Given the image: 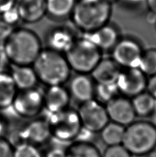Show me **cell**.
I'll list each match as a JSON object with an SVG mask.
<instances>
[{
	"label": "cell",
	"instance_id": "ac0fdd59",
	"mask_svg": "<svg viewBox=\"0 0 156 157\" xmlns=\"http://www.w3.org/2000/svg\"><path fill=\"white\" fill-rule=\"evenodd\" d=\"M75 41L72 33L64 28L52 29L47 36L48 48L60 53L68 52Z\"/></svg>",
	"mask_w": 156,
	"mask_h": 157
},
{
	"label": "cell",
	"instance_id": "e0dca14e",
	"mask_svg": "<svg viewBox=\"0 0 156 157\" xmlns=\"http://www.w3.org/2000/svg\"><path fill=\"white\" fill-rule=\"evenodd\" d=\"M121 72V66L112 58L101 59L91 75L96 83H116Z\"/></svg>",
	"mask_w": 156,
	"mask_h": 157
},
{
	"label": "cell",
	"instance_id": "ab89813d",
	"mask_svg": "<svg viewBox=\"0 0 156 157\" xmlns=\"http://www.w3.org/2000/svg\"><path fill=\"white\" fill-rule=\"evenodd\" d=\"M107 1H108V2H111V1H113V0H107Z\"/></svg>",
	"mask_w": 156,
	"mask_h": 157
},
{
	"label": "cell",
	"instance_id": "d6986e66",
	"mask_svg": "<svg viewBox=\"0 0 156 157\" xmlns=\"http://www.w3.org/2000/svg\"><path fill=\"white\" fill-rule=\"evenodd\" d=\"M10 74L18 90L34 88L39 81L32 66L13 65Z\"/></svg>",
	"mask_w": 156,
	"mask_h": 157
},
{
	"label": "cell",
	"instance_id": "277c9868",
	"mask_svg": "<svg viewBox=\"0 0 156 157\" xmlns=\"http://www.w3.org/2000/svg\"><path fill=\"white\" fill-rule=\"evenodd\" d=\"M122 145L132 155H147L156 147V126L146 121H134L125 127Z\"/></svg>",
	"mask_w": 156,
	"mask_h": 157
},
{
	"label": "cell",
	"instance_id": "5b68a950",
	"mask_svg": "<svg viewBox=\"0 0 156 157\" xmlns=\"http://www.w3.org/2000/svg\"><path fill=\"white\" fill-rule=\"evenodd\" d=\"M65 56L71 70L85 75L91 73L102 59L101 50L84 37L75 41Z\"/></svg>",
	"mask_w": 156,
	"mask_h": 157
},
{
	"label": "cell",
	"instance_id": "74e56055",
	"mask_svg": "<svg viewBox=\"0 0 156 157\" xmlns=\"http://www.w3.org/2000/svg\"><path fill=\"white\" fill-rule=\"evenodd\" d=\"M125 2H127L128 3H130V4H139V3L142 2L144 0H124Z\"/></svg>",
	"mask_w": 156,
	"mask_h": 157
},
{
	"label": "cell",
	"instance_id": "83f0119b",
	"mask_svg": "<svg viewBox=\"0 0 156 157\" xmlns=\"http://www.w3.org/2000/svg\"><path fill=\"white\" fill-rule=\"evenodd\" d=\"M102 157H132V155L122 145L109 146Z\"/></svg>",
	"mask_w": 156,
	"mask_h": 157
},
{
	"label": "cell",
	"instance_id": "ba28073f",
	"mask_svg": "<svg viewBox=\"0 0 156 157\" xmlns=\"http://www.w3.org/2000/svg\"><path fill=\"white\" fill-rule=\"evenodd\" d=\"M77 112L82 127L94 133L100 132L110 121L105 106L96 99L81 103Z\"/></svg>",
	"mask_w": 156,
	"mask_h": 157
},
{
	"label": "cell",
	"instance_id": "f35d334b",
	"mask_svg": "<svg viewBox=\"0 0 156 157\" xmlns=\"http://www.w3.org/2000/svg\"><path fill=\"white\" fill-rule=\"evenodd\" d=\"M147 157H156V149L152 150L151 152L147 155Z\"/></svg>",
	"mask_w": 156,
	"mask_h": 157
},
{
	"label": "cell",
	"instance_id": "ffe728a7",
	"mask_svg": "<svg viewBox=\"0 0 156 157\" xmlns=\"http://www.w3.org/2000/svg\"><path fill=\"white\" fill-rule=\"evenodd\" d=\"M17 92L10 74L0 71V110L11 107Z\"/></svg>",
	"mask_w": 156,
	"mask_h": 157
},
{
	"label": "cell",
	"instance_id": "9c48e42d",
	"mask_svg": "<svg viewBox=\"0 0 156 157\" xmlns=\"http://www.w3.org/2000/svg\"><path fill=\"white\" fill-rule=\"evenodd\" d=\"M147 76L138 68H125L121 71L116 86L120 94L127 98H133L147 90Z\"/></svg>",
	"mask_w": 156,
	"mask_h": 157
},
{
	"label": "cell",
	"instance_id": "2e32d148",
	"mask_svg": "<svg viewBox=\"0 0 156 157\" xmlns=\"http://www.w3.org/2000/svg\"><path fill=\"white\" fill-rule=\"evenodd\" d=\"M70 96L80 103L94 99L95 86L87 75L79 74L72 78L69 90Z\"/></svg>",
	"mask_w": 156,
	"mask_h": 157
},
{
	"label": "cell",
	"instance_id": "8d00e7d4",
	"mask_svg": "<svg viewBox=\"0 0 156 157\" xmlns=\"http://www.w3.org/2000/svg\"><path fill=\"white\" fill-rule=\"evenodd\" d=\"M6 125H5V121L3 119L2 114L0 113V136H2L3 133L5 132Z\"/></svg>",
	"mask_w": 156,
	"mask_h": 157
},
{
	"label": "cell",
	"instance_id": "44dd1931",
	"mask_svg": "<svg viewBox=\"0 0 156 157\" xmlns=\"http://www.w3.org/2000/svg\"><path fill=\"white\" fill-rule=\"evenodd\" d=\"M132 103L136 117H149L156 110V99L147 91L132 98Z\"/></svg>",
	"mask_w": 156,
	"mask_h": 157
},
{
	"label": "cell",
	"instance_id": "1f68e13d",
	"mask_svg": "<svg viewBox=\"0 0 156 157\" xmlns=\"http://www.w3.org/2000/svg\"><path fill=\"white\" fill-rule=\"evenodd\" d=\"M45 157H66L65 148L54 146L48 150Z\"/></svg>",
	"mask_w": 156,
	"mask_h": 157
},
{
	"label": "cell",
	"instance_id": "cb8c5ba5",
	"mask_svg": "<svg viewBox=\"0 0 156 157\" xmlns=\"http://www.w3.org/2000/svg\"><path fill=\"white\" fill-rule=\"evenodd\" d=\"M76 0H46V10L52 17L61 19L72 13Z\"/></svg>",
	"mask_w": 156,
	"mask_h": 157
},
{
	"label": "cell",
	"instance_id": "4dcf8cb0",
	"mask_svg": "<svg viewBox=\"0 0 156 157\" xmlns=\"http://www.w3.org/2000/svg\"><path fill=\"white\" fill-rule=\"evenodd\" d=\"M14 147L7 139L0 136V157H13Z\"/></svg>",
	"mask_w": 156,
	"mask_h": 157
},
{
	"label": "cell",
	"instance_id": "d6a6232c",
	"mask_svg": "<svg viewBox=\"0 0 156 157\" xmlns=\"http://www.w3.org/2000/svg\"><path fill=\"white\" fill-rule=\"evenodd\" d=\"M146 91L156 99V75H153L147 80Z\"/></svg>",
	"mask_w": 156,
	"mask_h": 157
},
{
	"label": "cell",
	"instance_id": "7a4b0ae2",
	"mask_svg": "<svg viewBox=\"0 0 156 157\" xmlns=\"http://www.w3.org/2000/svg\"><path fill=\"white\" fill-rule=\"evenodd\" d=\"M32 66L39 81L48 87L63 86L70 75L71 68L65 56L50 48L41 50Z\"/></svg>",
	"mask_w": 156,
	"mask_h": 157
},
{
	"label": "cell",
	"instance_id": "7402d4cb",
	"mask_svg": "<svg viewBox=\"0 0 156 157\" xmlns=\"http://www.w3.org/2000/svg\"><path fill=\"white\" fill-rule=\"evenodd\" d=\"M66 157H102L98 148L91 142L74 141L65 147Z\"/></svg>",
	"mask_w": 156,
	"mask_h": 157
},
{
	"label": "cell",
	"instance_id": "d4e9b609",
	"mask_svg": "<svg viewBox=\"0 0 156 157\" xmlns=\"http://www.w3.org/2000/svg\"><path fill=\"white\" fill-rule=\"evenodd\" d=\"M120 92L116 83L101 84L97 83L95 86V96L96 101L107 104L108 102L118 96Z\"/></svg>",
	"mask_w": 156,
	"mask_h": 157
},
{
	"label": "cell",
	"instance_id": "484cf974",
	"mask_svg": "<svg viewBox=\"0 0 156 157\" xmlns=\"http://www.w3.org/2000/svg\"><path fill=\"white\" fill-rule=\"evenodd\" d=\"M138 68L146 76L151 77L156 75V49L143 51Z\"/></svg>",
	"mask_w": 156,
	"mask_h": 157
},
{
	"label": "cell",
	"instance_id": "60d3db41",
	"mask_svg": "<svg viewBox=\"0 0 156 157\" xmlns=\"http://www.w3.org/2000/svg\"><path fill=\"white\" fill-rule=\"evenodd\" d=\"M155 28H156V23H155Z\"/></svg>",
	"mask_w": 156,
	"mask_h": 157
},
{
	"label": "cell",
	"instance_id": "52a82bcc",
	"mask_svg": "<svg viewBox=\"0 0 156 157\" xmlns=\"http://www.w3.org/2000/svg\"><path fill=\"white\" fill-rule=\"evenodd\" d=\"M10 108L19 117L26 119H35L44 109V92L36 87L18 90Z\"/></svg>",
	"mask_w": 156,
	"mask_h": 157
},
{
	"label": "cell",
	"instance_id": "e575fe53",
	"mask_svg": "<svg viewBox=\"0 0 156 157\" xmlns=\"http://www.w3.org/2000/svg\"><path fill=\"white\" fill-rule=\"evenodd\" d=\"M146 2L149 9L156 15V0H146Z\"/></svg>",
	"mask_w": 156,
	"mask_h": 157
},
{
	"label": "cell",
	"instance_id": "d590c367",
	"mask_svg": "<svg viewBox=\"0 0 156 157\" xmlns=\"http://www.w3.org/2000/svg\"><path fill=\"white\" fill-rule=\"evenodd\" d=\"M4 60H7L6 57L4 54V49H3V46H0V71H2L1 68Z\"/></svg>",
	"mask_w": 156,
	"mask_h": 157
},
{
	"label": "cell",
	"instance_id": "603a6c76",
	"mask_svg": "<svg viewBox=\"0 0 156 157\" xmlns=\"http://www.w3.org/2000/svg\"><path fill=\"white\" fill-rule=\"evenodd\" d=\"M124 130V126L113 122H109L100 133L102 142L109 147L122 145Z\"/></svg>",
	"mask_w": 156,
	"mask_h": 157
},
{
	"label": "cell",
	"instance_id": "5bb4252c",
	"mask_svg": "<svg viewBox=\"0 0 156 157\" xmlns=\"http://www.w3.org/2000/svg\"><path fill=\"white\" fill-rule=\"evenodd\" d=\"M16 6L20 19L26 24L37 23L47 14L46 0H19Z\"/></svg>",
	"mask_w": 156,
	"mask_h": 157
},
{
	"label": "cell",
	"instance_id": "9a60e30c",
	"mask_svg": "<svg viewBox=\"0 0 156 157\" xmlns=\"http://www.w3.org/2000/svg\"><path fill=\"white\" fill-rule=\"evenodd\" d=\"M84 38L90 41L101 50H112L120 40L117 30L108 24L92 32L85 33Z\"/></svg>",
	"mask_w": 156,
	"mask_h": 157
},
{
	"label": "cell",
	"instance_id": "8992f818",
	"mask_svg": "<svg viewBox=\"0 0 156 157\" xmlns=\"http://www.w3.org/2000/svg\"><path fill=\"white\" fill-rule=\"evenodd\" d=\"M48 114L47 119L52 138L62 143H72L76 140L82 128L77 110L68 107Z\"/></svg>",
	"mask_w": 156,
	"mask_h": 157
},
{
	"label": "cell",
	"instance_id": "6da1fadb",
	"mask_svg": "<svg viewBox=\"0 0 156 157\" xmlns=\"http://www.w3.org/2000/svg\"><path fill=\"white\" fill-rule=\"evenodd\" d=\"M3 49L7 61L14 66H32L43 50L37 33L26 28L14 29Z\"/></svg>",
	"mask_w": 156,
	"mask_h": 157
},
{
	"label": "cell",
	"instance_id": "f546056e",
	"mask_svg": "<svg viewBox=\"0 0 156 157\" xmlns=\"http://www.w3.org/2000/svg\"><path fill=\"white\" fill-rule=\"evenodd\" d=\"M13 30V26L6 23L2 18L0 19V46L4 45Z\"/></svg>",
	"mask_w": 156,
	"mask_h": 157
},
{
	"label": "cell",
	"instance_id": "7c38bea8",
	"mask_svg": "<svg viewBox=\"0 0 156 157\" xmlns=\"http://www.w3.org/2000/svg\"><path fill=\"white\" fill-rule=\"evenodd\" d=\"M21 132L24 143H29L35 145L45 144L52 137L47 118L32 119L21 128Z\"/></svg>",
	"mask_w": 156,
	"mask_h": 157
},
{
	"label": "cell",
	"instance_id": "3957f363",
	"mask_svg": "<svg viewBox=\"0 0 156 157\" xmlns=\"http://www.w3.org/2000/svg\"><path fill=\"white\" fill-rule=\"evenodd\" d=\"M111 13V6L107 0H79L72 15L74 24L87 33L107 24Z\"/></svg>",
	"mask_w": 156,
	"mask_h": 157
},
{
	"label": "cell",
	"instance_id": "f1b7e54d",
	"mask_svg": "<svg viewBox=\"0 0 156 157\" xmlns=\"http://www.w3.org/2000/svg\"><path fill=\"white\" fill-rule=\"evenodd\" d=\"M1 16V18L3 20L5 21L6 23L13 26L15 24L17 23L18 21L21 20L16 5L15 6H13V8H11L10 9H8V10L3 13Z\"/></svg>",
	"mask_w": 156,
	"mask_h": 157
},
{
	"label": "cell",
	"instance_id": "836d02e7",
	"mask_svg": "<svg viewBox=\"0 0 156 157\" xmlns=\"http://www.w3.org/2000/svg\"><path fill=\"white\" fill-rule=\"evenodd\" d=\"M17 4V0H0V15Z\"/></svg>",
	"mask_w": 156,
	"mask_h": 157
},
{
	"label": "cell",
	"instance_id": "4fadbf2b",
	"mask_svg": "<svg viewBox=\"0 0 156 157\" xmlns=\"http://www.w3.org/2000/svg\"><path fill=\"white\" fill-rule=\"evenodd\" d=\"M70 98L69 90L63 86H49L44 92V109L48 114L65 110L68 108Z\"/></svg>",
	"mask_w": 156,
	"mask_h": 157
},
{
	"label": "cell",
	"instance_id": "30bf717a",
	"mask_svg": "<svg viewBox=\"0 0 156 157\" xmlns=\"http://www.w3.org/2000/svg\"><path fill=\"white\" fill-rule=\"evenodd\" d=\"M143 50L138 42L132 39H123L112 49L113 59L124 68H138Z\"/></svg>",
	"mask_w": 156,
	"mask_h": 157
},
{
	"label": "cell",
	"instance_id": "8fae6325",
	"mask_svg": "<svg viewBox=\"0 0 156 157\" xmlns=\"http://www.w3.org/2000/svg\"><path fill=\"white\" fill-rule=\"evenodd\" d=\"M109 119L124 127L134 121L136 114L132 101L125 97L118 96L105 105Z\"/></svg>",
	"mask_w": 156,
	"mask_h": 157
},
{
	"label": "cell",
	"instance_id": "4316f807",
	"mask_svg": "<svg viewBox=\"0 0 156 157\" xmlns=\"http://www.w3.org/2000/svg\"><path fill=\"white\" fill-rule=\"evenodd\" d=\"M13 157H43L37 145L24 143L14 147Z\"/></svg>",
	"mask_w": 156,
	"mask_h": 157
}]
</instances>
